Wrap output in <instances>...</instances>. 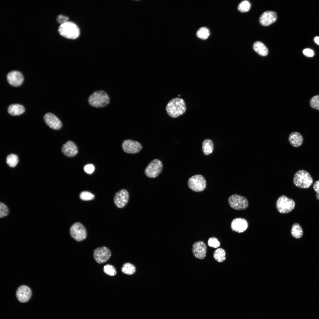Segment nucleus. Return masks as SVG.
<instances>
[{
  "instance_id": "nucleus-1",
  "label": "nucleus",
  "mask_w": 319,
  "mask_h": 319,
  "mask_svg": "<svg viewBox=\"0 0 319 319\" xmlns=\"http://www.w3.org/2000/svg\"><path fill=\"white\" fill-rule=\"evenodd\" d=\"M166 110L169 116L173 118H176L185 112L186 110V104L183 99L174 98L168 102L166 105Z\"/></svg>"
},
{
  "instance_id": "nucleus-2",
  "label": "nucleus",
  "mask_w": 319,
  "mask_h": 319,
  "mask_svg": "<svg viewBox=\"0 0 319 319\" xmlns=\"http://www.w3.org/2000/svg\"><path fill=\"white\" fill-rule=\"evenodd\" d=\"M59 33L62 36L70 39H75L80 35V30L73 22L67 21L60 24L58 28Z\"/></svg>"
},
{
  "instance_id": "nucleus-3",
  "label": "nucleus",
  "mask_w": 319,
  "mask_h": 319,
  "mask_svg": "<svg viewBox=\"0 0 319 319\" xmlns=\"http://www.w3.org/2000/svg\"><path fill=\"white\" fill-rule=\"evenodd\" d=\"M294 184L296 186L303 188H309L313 182L310 174L306 171L301 170L297 172L293 179Z\"/></svg>"
},
{
  "instance_id": "nucleus-4",
  "label": "nucleus",
  "mask_w": 319,
  "mask_h": 319,
  "mask_svg": "<svg viewBox=\"0 0 319 319\" xmlns=\"http://www.w3.org/2000/svg\"><path fill=\"white\" fill-rule=\"evenodd\" d=\"M88 101L91 106L102 108L109 103L110 99L106 93L102 90H99L94 92L89 97Z\"/></svg>"
},
{
  "instance_id": "nucleus-5",
  "label": "nucleus",
  "mask_w": 319,
  "mask_h": 319,
  "mask_svg": "<svg viewBox=\"0 0 319 319\" xmlns=\"http://www.w3.org/2000/svg\"><path fill=\"white\" fill-rule=\"evenodd\" d=\"M295 206L294 201L285 196H280L276 202V207L279 212L281 214H286L291 211Z\"/></svg>"
},
{
  "instance_id": "nucleus-6",
  "label": "nucleus",
  "mask_w": 319,
  "mask_h": 319,
  "mask_svg": "<svg viewBox=\"0 0 319 319\" xmlns=\"http://www.w3.org/2000/svg\"><path fill=\"white\" fill-rule=\"evenodd\" d=\"M71 237L75 240L80 242L84 240L87 236V232L84 225L79 222L74 223L69 230Z\"/></svg>"
},
{
  "instance_id": "nucleus-7",
  "label": "nucleus",
  "mask_w": 319,
  "mask_h": 319,
  "mask_svg": "<svg viewBox=\"0 0 319 319\" xmlns=\"http://www.w3.org/2000/svg\"><path fill=\"white\" fill-rule=\"evenodd\" d=\"M188 185L193 191L200 192L204 191L206 187V182L204 177L201 175L193 176L188 179Z\"/></svg>"
},
{
  "instance_id": "nucleus-8",
  "label": "nucleus",
  "mask_w": 319,
  "mask_h": 319,
  "mask_svg": "<svg viewBox=\"0 0 319 319\" xmlns=\"http://www.w3.org/2000/svg\"><path fill=\"white\" fill-rule=\"evenodd\" d=\"M162 167V164L160 160L158 159H154L146 167L144 170L145 174L149 178H155L161 173Z\"/></svg>"
},
{
  "instance_id": "nucleus-9",
  "label": "nucleus",
  "mask_w": 319,
  "mask_h": 319,
  "mask_svg": "<svg viewBox=\"0 0 319 319\" xmlns=\"http://www.w3.org/2000/svg\"><path fill=\"white\" fill-rule=\"evenodd\" d=\"M228 202L232 208L237 210L245 209L248 205V201L246 198L237 194L231 196L228 198Z\"/></svg>"
},
{
  "instance_id": "nucleus-10",
  "label": "nucleus",
  "mask_w": 319,
  "mask_h": 319,
  "mask_svg": "<svg viewBox=\"0 0 319 319\" xmlns=\"http://www.w3.org/2000/svg\"><path fill=\"white\" fill-rule=\"evenodd\" d=\"M111 255L110 249L105 246L98 247L95 249L93 252L94 258L96 262L101 264L105 263L109 260Z\"/></svg>"
},
{
  "instance_id": "nucleus-11",
  "label": "nucleus",
  "mask_w": 319,
  "mask_h": 319,
  "mask_svg": "<svg viewBox=\"0 0 319 319\" xmlns=\"http://www.w3.org/2000/svg\"><path fill=\"white\" fill-rule=\"evenodd\" d=\"M129 198V195L128 191L125 189H122L115 194L113 198V202L117 207L123 208L127 204Z\"/></svg>"
},
{
  "instance_id": "nucleus-12",
  "label": "nucleus",
  "mask_w": 319,
  "mask_h": 319,
  "mask_svg": "<svg viewBox=\"0 0 319 319\" xmlns=\"http://www.w3.org/2000/svg\"><path fill=\"white\" fill-rule=\"evenodd\" d=\"M122 147L124 152L133 154L139 152L142 148L139 142L131 139L124 140L122 143Z\"/></svg>"
},
{
  "instance_id": "nucleus-13",
  "label": "nucleus",
  "mask_w": 319,
  "mask_h": 319,
  "mask_svg": "<svg viewBox=\"0 0 319 319\" xmlns=\"http://www.w3.org/2000/svg\"><path fill=\"white\" fill-rule=\"evenodd\" d=\"M32 292L30 288L25 285L19 286L17 289L16 295L17 300L22 303L26 302L31 298Z\"/></svg>"
},
{
  "instance_id": "nucleus-14",
  "label": "nucleus",
  "mask_w": 319,
  "mask_h": 319,
  "mask_svg": "<svg viewBox=\"0 0 319 319\" xmlns=\"http://www.w3.org/2000/svg\"><path fill=\"white\" fill-rule=\"evenodd\" d=\"M207 246L205 243L202 241L195 242L192 247V252L194 256L200 259H204L206 256Z\"/></svg>"
},
{
  "instance_id": "nucleus-15",
  "label": "nucleus",
  "mask_w": 319,
  "mask_h": 319,
  "mask_svg": "<svg viewBox=\"0 0 319 319\" xmlns=\"http://www.w3.org/2000/svg\"><path fill=\"white\" fill-rule=\"evenodd\" d=\"M8 82L11 85L19 87L21 85L24 80L23 76L22 74L17 71H12L9 72L7 75Z\"/></svg>"
},
{
  "instance_id": "nucleus-16",
  "label": "nucleus",
  "mask_w": 319,
  "mask_h": 319,
  "mask_svg": "<svg viewBox=\"0 0 319 319\" xmlns=\"http://www.w3.org/2000/svg\"><path fill=\"white\" fill-rule=\"evenodd\" d=\"M44 119L47 125L53 129L58 130L62 127V124L60 120L52 113H48L45 114Z\"/></svg>"
},
{
  "instance_id": "nucleus-17",
  "label": "nucleus",
  "mask_w": 319,
  "mask_h": 319,
  "mask_svg": "<svg viewBox=\"0 0 319 319\" xmlns=\"http://www.w3.org/2000/svg\"><path fill=\"white\" fill-rule=\"evenodd\" d=\"M248 226V224L247 220L241 218L234 219L231 224L232 230L239 233L245 231Z\"/></svg>"
},
{
  "instance_id": "nucleus-18",
  "label": "nucleus",
  "mask_w": 319,
  "mask_h": 319,
  "mask_svg": "<svg viewBox=\"0 0 319 319\" xmlns=\"http://www.w3.org/2000/svg\"><path fill=\"white\" fill-rule=\"evenodd\" d=\"M276 19L277 15L275 12L266 11L264 12L261 15L259 22L262 25L266 26L275 22Z\"/></svg>"
},
{
  "instance_id": "nucleus-19",
  "label": "nucleus",
  "mask_w": 319,
  "mask_h": 319,
  "mask_svg": "<svg viewBox=\"0 0 319 319\" xmlns=\"http://www.w3.org/2000/svg\"><path fill=\"white\" fill-rule=\"evenodd\" d=\"M62 151L64 154L69 157L75 156L78 152V149L76 144L73 141H69L63 144Z\"/></svg>"
},
{
  "instance_id": "nucleus-20",
  "label": "nucleus",
  "mask_w": 319,
  "mask_h": 319,
  "mask_svg": "<svg viewBox=\"0 0 319 319\" xmlns=\"http://www.w3.org/2000/svg\"><path fill=\"white\" fill-rule=\"evenodd\" d=\"M289 141L293 147H298L301 145L303 141L302 135L297 132L291 133L289 136Z\"/></svg>"
},
{
  "instance_id": "nucleus-21",
  "label": "nucleus",
  "mask_w": 319,
  "mask_h": 319,
  "mask_svg": "<svg viewBox=\"0 0 319 319\" xmlns=\"http://www.w3.org/2000/svg\"><path fill=\"white\" fill-rule=\"evenodd\" d=\"M7 111L12 116H17L22 114L25 111L24 106L19 104H13L8 107Z\"/></svg>"
},
{
  "instance_id": "nucleus-22",
  "label": "nucleus",
  "mask_w": 319,
  "mask_h": 319,
  "mask_svg": "<svg viewBox=\"0 0 319 319\" xmlns=\"http://www.w3.org/2000/svg\"><path fill=\"white\" fill-rule=\"evenodd\" d=\"M253 47L254 51L261 56H264L268 54V48L263 43L260 41L255 42Z\"/></svg>"
},
{
  "instance_id": "nucleus-23",
  "label": "nucleus",
  "mask_w": 319,
  "mask_h": 319,
  "mask_svg": "<svg viewBox=\"0 0 319 319\" xmlns=\"http://www.w3.org/2000/svg\"><path fill=\"white\" fill-rule=\"evenodd\" d=\"M213 143L210 139H206L203 142L202 149L206 155H208L211 153L213 151Z\"/></svg>"
},
{
  "instance_id": "nucleus-24",
  "label": "nucleus",
  "mask_w": 319,
  "mask_h": 319,
  "mask_svg": "<svg viewBox=\"0 0 319 319\" xmlns=\"http://www.w3.org/2000/svg\"><path fill=\"white\" fill-rule=\"evenodd\" d=\"M291 234L294 238H300L303 234V231L301 226L298 223H295L292 225L291 230Z\"/></svg>"
},
{
  "instance_id": "nucleus-25",
  "label": "nucleus",
  "mask_w": 319,
  "mask_h": 319,
  "mask_svg": "<svg viewBox=\"0 0 319 319\" xmlns=\"http://www.w3.org/2000/svg\"><path fill=\"white\" fill-rule=\"evenodd\" d=\"M226 252L222 248H219L216 250L213 253L214 259L219 262H222L226 259Z\"/></svg>"
},
{
  "instance_id": "nucleus-26",
  "label": "nucleus",
  "mask_w": 319,
  "mask_h": 319,
  "mask_svg": "<svg viewBox=\"0 0 319 319\" xmlns=\"http://www.w3.org/2000/svg\"><path fill=\"white\" fill-rule=\"evenodd\" d=\"M121 271L123 273L129 275L134 274L136 271L135 266L129 263H125L121 268Z\"/></svg>"
},
{
  "instance_id": "nucleus-27",
  "label": "nucleus",
  "mask_w": 319,
  "mask_h": 319,
  "mask_svg": "<svg viewBox=\"0 0 319 319\" xmlns=\"http://www.w3.org/2000/svg\"><path fill=\"white\" fill-rule=\"evenodd\" d=\"M18 162L17 156L14 154H10L8 155L6 158V162L7 165L10 167H13L17 165Z\"/></svg>"
},
{
  "instance_id": "nucleus-28",
  "label": "nucleus",
  "mask_w": 319,
  "mask_h": 319,
  "mask_svg": "<svg viewBox=\"0 0 319 319\" xmlns=\"http://www.w3.org/2000/svg\"><path fill=\"white\" fill-rule=\"evenodd\" d=\"M210 35L209 29L206 27H202L197 31L196 35L199 38L205 40L208 38Z\"/></svg>"
},
{
  "instance_id": "nucleus-29",
  "label": "nucleus",
  "mask_w": 319,
  "mask_h": 319,
  "mask_svg": "<svg viewBox=\"0 0 319 319\" xmlns=\"http://www.w3.org/2000/svg\"><path fill=\"white\" fill-rule=\"evenodd\" d=\"M251 4L248 0H244L241 1L238 6V10L242 12H247L250 9Z\"/></svg>"
},
{
  "instance_id": "nucleus-30",
  "label": "nucleus",
  "mask_w": 319,
  "mask_h": 319,
  "mask_svg": "<svg viewBox=\"0 0 319 319\" xmlns=\"http://www.w3.org/2000/svg\"><path fill=\"white\" fill-rule=\"evenodd\" d=\"M79 197L82 200L88 201L93 200L95 195L89 191H83L80 193Z\"/></svg>"
},
{
  "instance_id": "nucleus-31",
  "label": "nucleus",
  "mask_w": 319,
  "mask_h": 319,
  "mask_svg": "<svg viewBox=\"0 0 319 319\" xmlns=\"http://www.w3.org/2000/svg\"><path fill=\"white\" fill-rule=\"evenodd\" d=\"M103 271L105 273L110 276H113L116 274V271L115 267L110 264H107L103 267Z\"/></svg>"
},
{
  "instance_id": "nucleus-32",
  "label": "nucleus",
  "mask_w": 319,
  "mask_h": 319,
  "mask_svg": "<svg viewBox=\"0 0 319 319\" xmlns=\"http://www.w3.org/2000/svg\"><path fill=\"white\" fill-rule=\"evenodd\" d=\"M310 104L311 108L319 110V95L313 97L310 100Z\"/></svg>"
},
{
  "instance_id": "nucleus-33",
  "label": "nucleus",
  "mask_w": 319,
  "mask_h": 319,
  "mask_svg": "<svg viewBox=\"0 0 319 319\" xmlns=\"http://www.w3.org/2000/svg\"><path fill=\"white\" fill-rule=\"evenodd\" d=\"M9 212V208L4 203L0 202V218H2L6 217Z\"/></svg>"
},
{
  "instance_id": "nucleus-34",
  "label": "nucleus",
  "mask_w": 319,
  "mask_h": 319,
  "mask_svg": "<svg viewBox=\"0 0 319 319\" xmlns=\"http://www.w3.org/2000/svg\"><path fill=\"white\" fill-rule=\"evenodd\" d=\"M208 245L210 247L217 248L219 247L220 244L217 239L215 237H211L209 239Z\"/></svg>"
},
{
  "instance_id": "nucleus-35",
  "label": "nucleus",
  "mask_w": 319,
  "mask_h": 319,
  "mask_svg": "<svg viewBox=\"0 0 319 319\" xmlns=\"http://www.w3.org/2000/svg\"><path fill=\"white\" fill-rule=\"evenodd\" d=\"M95 170V166L92 164H88L85 165L84 167V170L85 172L89 174L93 173Z\"/></svg>"
},
{
  "instance_id": "nucleus-36",
  "label": "nucleus",
  "mask_w": 319,
  "mask_h": 319,
  "mask_svg": "<svg viewBox=\"0 0 319 319\" xmlns=\"http://www.w3.org/2000/svg\"><path fill=\"white\" fill-rule=\"evenodd\" d=\"M68 17L61 14L58 15L56 18L57 22L61 24L68 21Z\"/></svg>"
},
{
  "instance_id": "nucleus-37",
  "label": "nucleus",
  "mask_w": 319,
  "mask_h": 319,
  "mask_svg": "<svg viewBox=\"0 0 319 319\" xmlns=\"http://www.w3.org/2000/svg\"><path fill=\"white\" fill-rule=\"evenodd\" d=\"M303 53L305 56L308 57H312L314 55L313 51L310 48L304 49L303 51Z\"/></svg>"
},
{
  "instance_id": "nucleus-38",
  "label": "nucleus",
  "mask_w": 319,
  "mask_h": 319,
  "mask_svg": "<svg viewBox=\"0 0 319 319\" xmlns=\"http://www.w3.org/2000/svg\"><path fill=\"white\" fill-rule=\"evenodd\" d=\"M313 188L317 193L319 194V180L316 181L314 183Z\"/></svg>"
},
{
  "instance_id": "nucleus-39",
  "label": "nucleus",
  "mask_w": 319,
  "mask_h": 319,
  "mask_svg": "<svg viewBox=\"0 0 319 319\" xmlns=\"http://www.w3.org/2000/svg\"><path fill=\"white\" fill-rule=\"evenodd\" d=\"M315 42L319 45V37L316 36L314 38V39Z\"/></svg>"
},
{
  "instance_id": "nucleus-40",
  "label": "nucleus",
  "mask_w": 319,
  "mask_h": 319,
  "mask_svg": "<svg viewBox=\"0 0 319 319\" xmlns=\"http://www.w3.org/2000/svg\"><path fill=\"white\" fill-rule=\"evenodd\" d=\"M316 197L317 199L319 200V194L316 193Z\"/></svg>"
}]
</instances>
